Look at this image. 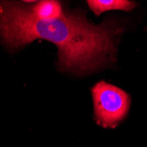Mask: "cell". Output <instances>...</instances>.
I'll list each match as a JSON object with an SVG mask.
<instances>
[{"mask_svg": "<svg viewBox=\"0 0 147 147\" xmlns=\"http://www.w3.org/2000/svg\"><path fill=\"white\" fill-rule=\"evenodd\" d=\"M115 31L108 23L93 25L77 12H64L58 19L41 20L31 6L15 0H0V39L16 49L43 39L58 49L61 70L77 74L92 71L114 60Z\"/></svg>", "mask_w": 147, "mask_h": 147, "instance_id": "1", "label": "cell"}, {"mask_svg": "<svg viewBox=\"0 0 147 147\" xmlns=\"http://www.w3.org/2000/svg\"><path fill=\"white\" fill-rule=\"evenodd\" d=\"M97 123L106 127H115L128 114L130 98L123 90L105 81L92 88Z\"/></svg>", "mask_w": 147, "mask_h": 147, "instance_id": "2", "label": "cell"}, {"mask_svg": "<svg viewBox=\"0 0 147 147\" xmlns=\"http://www.w3.org/2000/svg\"><path fill=\"white\" fill-rule=\"evenodd\" d=\"M87 3L97 16L111 10L131 11L136 7V4L130 0H87Z\"/></svg>", "mask_w": 147, "mask_h": 147, "instance_id": "3", "label": "cell"}, {"mask_svg": "<svg viewBox=\"0 0 147 147\" xmlns=\"http://www.w3.org/2000/svg\"><path fill=\"white\" fill-rule=\"evenodd\" d=\"M31 9L34 16L41 20L58 19L63 13L62 5L58 0H42L31 6Z\"/></svg>", "mask_w": 147, "mask_h": 147, "instance_id": "4", "label": "cell"}, {"mask_svg": "<svg viewBox=\"0 0 147 147\" xmlns=\"http://www.w3.org/2000/svg\"><path fill=\"white\" fill-rule=\"evenodd\" d=\"M23 1H25V2H34V1H36V0H23Z\"/></svg>", "mask_w": 147, "mask_h": 147, "instance_id": "5", "label": "cell"}]
</instances>
